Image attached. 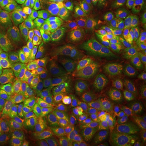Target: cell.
I'll use <instances>...</instances> for the list:
<instances>
[{
  "label": "cell",
  "mask_w": 146,
  "mask_h": 146,
  "mask_svg": "<svg viewBox=\"0 0 146 146\" xmlns=\"http://www.w3.org/2000/svg\"><path fill=\"white\" fill-rule=\"evenodd\" d=\"M41 36H49L66 49L70 55L75 59L82 50V46L69 35L68 27L60 17H53L42 31L38 33Z\"/></svg>",
  "instance_id": "10"
},
{
  "label": "cell",
  "mask_w": 146,
  "mask_h": 146,
  "mask_svg": "<svg viewBox=\"0 0 146 146\" xmlns=\"http://www.w3.org/2000/svg\"><path fill=\"white\" fill-rule=\"evenodd\" d=\"M80 132V137L85 145H99L102 140V136L98 129L97 124L93 123L89 119L86 118L83 119Z\"/></svg>",
  "instance_id": "20"
},
{
  "label": "cell",
  "mask_w": 146,
  "mask_h": 146,
  "mask_svg": "<svg viewBox=\"0 0 146 146\" xmlns=\"http://www.w3.org/2000/svg\"><path fill=\"white\" fill-rule=\"evenodd\" d=\"M114 46L115 42L113 34L102 28H98L96 29L94 39L89 44L86 45L82 53L96 61H99L113 51Z\"/></svg>",
  "instance_id": "14"
},
{
  "label": "cell",
  "mask_w": 146,
  "mask_h": 146,
  "mask_svg": "<svg viewBox=\"0 0 146 146\" xmlns=\"http://www.w3.org/2000/svg\"><path fill=\"white\" fill-rule=\"evenodd\" d=\"M121 84L130 90L135 99L146 104V74L141 68L135 66Z\"/></svg>",
  "instance_id": "15"
},
{
  "label": "cell",
  "mask_w": 146,
  "mask_h": 146,
  "mask_svg": "<svg viewBox=\"0 0 146 146\" xmlns=\"http://www.w3.org/2000/svg\"><path fill=\"white\" fill-rule=\"evenodd\" d=\"M77 0H46L53 10L58 12H68L76 4Z\"/></svg>",
  "instance_id": "23"
},
{
  "label": "cell",
  "mask_w": 146,
  "mask_h": 146,
  "mask_svg": "<svg viewBox=\"0 0 146 146\" xmlns=\"http://www.w3.org/2000/svg\"><path fill=\"white\" fill-rule=\"evenodd\" d=\"M135 64L136 60L128 56L110 53L102 59L100 66L106 83L107 82L110 86L117 89L128 72L135 67Z\"/></svg>",
  "instance_id": "7"
},
{
  "label": "cell",
  "mask_w": 146,
  "mask_h": 146,
  "mask_svg": "<svg viewBox=\"0 0 146 146\" xmlns=\"http://www.w3.org/2000/svg\"><path fill=\"white\" fill-rule=\"evenodd\" d=\"M106 0H91V23L93 25L99 24Z\"/></svg>",
  "instance_id": "22"
},
{
  "label": "cell",
  "mask_w": 146,
  "mask_h": 146,
  "mask_svg": "<svg viewBox=\"0 0 146 146\" xmlns=\"http://www.w3.org/2000/svg\"><path fill=\"white\" fill-rule=\"evenodd\" d=\"M69 35L80 44L88 45L95 37L96 29L89 21L76 20L70 22L68 27Z\"/></svg>",
  "instance_id": "17"
},
{
  "label": "cell",
  "mask_w": 146,
  "mask_h": 146,
  "mask_svg": "<svg viewBox=\"0 0 146 146\" xmlns=\"http://www.w3.org/2000/svg\"><path fill=\"white\" fill-rule=\"evenodd\" d=\"M20 102L29 119L42 130L50 131L63 124L60 97L51 80L42 76L29 81L25 84Z\"/></svg>",
  "instance_id": "1"
},
{
  "label": "cell",
  "mask_w": 146,
  "mask_h": 146,
  "mask_svg": "<svg viewBox=\"0 0 146 146\" xmlns=\"http://www.w3.org/2000/svg\"><path fill=\"white\" fill-rule=\"evenodd\" d=\"M102 98L99 89H94L87 92L84 96V110L87 118L97 124V118L102 106Z\"/></svg>",
  "instance_id": "19"
},
{
  "label": "cell",
  "mask_w": 146,
  "mask_h": 146,
  "mask_svg": "<svg viewBox=\"0 0 146 146\" xmlns=\"http://www.w3.org/2000/svg\"><path fill=\"white\" fill-rule=\"evenodd\" d=\"M99 25L107 31H113L125 25L119 0H106Z\"/></svg>",
  "instance_id": "16"
},
{
  "label": "cell",
  "mask_w": 146,
  "mask_h": 146,
  "mask_svg": "<svg viewBox=\"0 0 146 146\" xmlns=\"http://www.w3.org/2000/svg\"><path fill=\"white\" fill-rule=\"evenodd\" d=\"M127 116L121 115L111 106L104 103L97 118V127L102 136H115L126 125Z\"/></svg>",
  "instance_id": "11"
},
{
  "label": "cell",
  "mask_w": 146,
  "mask_h": 146,
  "mask_svg": "<svg viewBox=\"0 0 146 146\" xmlns=\"http://www.w3.org/2000/svg\"><path fill=\"white\" fill-rule=\"evenodd\" d=\"M37 77V68L27 36L5 30L0 38V79L11 86Z\"/></svg>",
  "instance_id": "2"
},
{
  "label": "cell",
  "mask_w": 146,
  "mask_h": 146,
  "mask_svg": "<svg viewBox=\"0 0 146 146\" xmlns=\"http://www.w3.org/2000/svg\"><path fill=\"white\" fill-rule=\"evenodd\" d=\"M137 68H141V70L146 74V63H141V62H138L137 60L136 61V65Z\"/></svg>",
  "instance_id": "28"
},
{
  "label": "cell",
  "mask_w": 146,
  "mask_h": 146,
  "mask_svg": "<svg viewBox=\"0 0 146 146\" xmlns=\"http://www.w3.org/2000/svg\"><path fill=\"white\" fill-rule=\"evenodd\" d=\"M114 143V137L111 136H104L100 142L98 146H113Z\"/></svg>",
  "instance_id": "26"
},
{
  "label": "cell",
  "mask_w": 146,
  "mask_h": 146,
  "mask_svg": "<svg viewBox=\"0 0 146 146\" xmlns=\"http://www.w3.org/2000/svg\"><path fill=\"white\" fill-rule=\"evenodd\" d=\"M11 0H0V13L5 9L7 4L10 3Z\"/></svg>",
  "instance_id": "27"
},
{
  "label": "cell",
  "mask_w": 146,
  "mask_h": 146,
  "mask_svg": "<svg viewBox=\"0 0 146 146\" xmlns=\"http://www.w3.org/2000/svg\"><path fill=\"white\" fill-rule=\"evenodd\" d=\"M138 62H141V63H146V53L144 54L142 56H141L140 58H138L137 59Z\"/></svg>",
  "instance_id": "29"
},
{
  "label": "cell",
  "mask_w": 146,
  "mask_h": 146,
  "mask_svg": "<svg viewBox=\"0 0 146 146\" xmlns=\"http://www.w3.org/2000/svg\"><path fill=\"white\" fill-rule=\"evenodd\" d=\"M34 54L43 73V77L51 80L58 72L72 65L73 58L51 37L38 35L36 37Z\"/></svg>",
  "instance_id": "4"
},
{
  "label": "cell",
  "mask_w": 146,
  "mask_h": 146,
  "mask_svg": "<svg viewBox=\"0 0 146 146\" xmlns=\"http://www.w3.org/2000/svg\"><path fill=\"white\" fill-rule=\"evenodd\" d=\"M91 0H77L76 4L66 14V20L71 22L76 20L91 21Z\"/></svg>",
  "instance_id": "21"
},
{
  "label": "cell",
  "mask_w": 146,
  "mask_h": 146,
  "mask_svg": "<svg viewBox=\"0 0 146 146\" xmlns=\"http://www.w3.org/2000/svg\"><path fill=\"white\" fill-rule=\"evenodd\" d=\"M56 80L63 103L72 119L77 123H81L85 115L84 101L87 88L76 77L72 66L58 72Z\"/></svg>",
  "instance_id": "5"
},
{
  "label": "cell",
  "mask_w": 146,
  "mask_h": 146,
  "mask_svg": "<svg viewBox=\"0 0 146 146\" xmlns=\"http://www.w3.org/2000/svg\"><path fill=\"white\" fill-rule=\"evenodd\" d=\"M119 2L125 25L146 35V1L119 0Z\"/></svg>",
  "instance_id": "12"
},
{
  "label": "cell",
  "mask_w": 146,
  "mask_h": 146,
  "mask_svg": "<svg viewBox=\"0 0 146 146\" xmlns=\"http://www.w3.org/2000/svg\"><path fill=\"white\" fill-rule=\"evenodd\" d=\"M117 89L131 123L135 127L145 126L146 104L135 99L130 90L121 84Z\"/></svg>",
  "instance_id": "13"
},
{
  "label": "cell",
  "mask_w": 146,
  "mask_h": 146,
  "mask_svg": "<svg viewBox=\"0 0 146 146\" xmlns=\"http://www.w3.org/2000/svg\"><path fill=\"white\" fill-rule=\"evenodd\" d=\"M66 146H86L80 136H75L68 141Z\"/></svg>",
  "instance_id": "25"
},
{
  "label": "cell",
  "mask_w": 146,
  "mask_h": 146,
  "mask_svg": "<svg viewBox=\"0 0 146 146\" xmlns=\"http://www.w3.org/2000/svg\"><path fill=\"white\" fill-rule=\"evenodd\" d=\"M38 1H42V0H38Z\"/></svg>",
  "instance_id": "32"
},
{
  "label": "cell",
  "mask_w": 146,
  "mask_h": 146,
  "mask_svg": "<svg viewBox=\"0 0 146 146\" xmlns=\"http://www.w3.org/2000/svg\"><path fill=\"white\" fill-rule=\"evenodd\" d=\"M0 146H5V145L3 143V141H1V140H0Z\"/></svg>",
  "instance_id": "31"
},
{
  "label": "cell",
  "mask_w": 146,
  "mask_h": 146,
  "mask_svg": "<svg viewBox=\"0 0 146 146\" xmlns=\"http://www.w3.org/2000/svg\"><path fill=\"white\" fill-rule=\"evenodd\" d=\"M0 140L5 146H40L41 141L20 101L0 98Z\"/></svg>",
  "instance_id": "3"
},
{
  "label": "cell",
  "mask_w": 146,
  "mask_h": 146,
  "mask_svg": "<svg viewBox=\"0 0 146 146\" xmlns=\"http://www.w3.org/2000/svg\"><path fill=\"white\" fill-rule=\"evenodd\" d=\"M113 52L130 58H140L146 53V35L142 32L129 29L113 34Z\"/></svg>",
  "instance_id": "8"
},
{
  "label": "cell",
  "mask_w": 146,
  "mask_h": 146,
  "mask_svg": "<svg viewBox=\"0 0 146 146\" xmlns=\"http://www.w3.org/2000/svg\"><path fill=\"white\" fill-rule=\"evenodd\" d=\"M72 68L76 77L86 88H98L106 83L98 61L84 53L74 59Z\"/></svg>",
  "instance_id": "9"
},
{
  "label": "cell",
  "mask_w": 146,
  "mask_h": 146,
  "mask_svg": "<svg viewBox=\"0 0 146 146\" xmlns=\"http://www.w3.org/2000/svg\"><path fill=\"white\" fill-rule=\"evenodd\" d=\"M4 31H5L4 28H3V25H2V24L0 23V38H1V36H3V34Z\"/></svg>",
  "instance_id": "30"
},
{
  "label": "cell",
  "mask_w": 146,
  "mask_h": 146,
  "mask_svg": "<svg viewBox=\"0 0 146 146\" xmlns=\"http://www.w3.org/2000/svg\"><path fill=\"white\" fill-rule=\"evenodd\" d=\"M53 17L54 15L51 9L42 2L37 7L28 11L11 21L9 26L13 31L29 37L38 34Z\"/></svg>",
  "instance_id": "6"
},
{
  "label": "cell",
  "mask_w": 146,
  "mask_h": 146,
  "mask_svg": "<svg viewBox=\"0 0 146 146\" xmlns=\"http://www.w3.org/2000/svg\"><path fill=\"white\" fill-rule=\"evenodd\" d=\"M115 146H136L130 127H126L119 135Z\"/></svg>",
  "instance_id": "24"
},
{
  "label": "cell",
  "mask_w": 146,
  "mask_h": 146,
  "mask_svg": "<svg viewBox=\"0 0 146 146\" xmlns=\"http://www.w3.org/2000/svg\"><path fill=\"white\" fill-rule=\"evenodd\" d=\"M42 2L38 0H11L5 9L0 13V16L5 24L9 25L25 12L37 7Z\"/></svg>",
  "instance_id": "18"
}]
</instances>
